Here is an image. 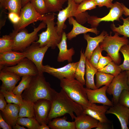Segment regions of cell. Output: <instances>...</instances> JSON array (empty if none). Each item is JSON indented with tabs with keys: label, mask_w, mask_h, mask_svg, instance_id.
Listing matches in <instances>:
<instances>
[{
	"label": "cell",
	"mask_w": 129,
	"mask_h": 129,
	"mask_svg": "<svg viewBox=\"0 0 129 129\" xmlns=\"http://www.w3.org/2000/svg\"><path fill=\"white\" fill-rule=\"evenodd\" d=\"M50 110L47 119L48 123L52 119L69 114L72 119L83 113L84 108L80 104L71 99L61 89L59 92H56L52 101Z\"/></svg>",
	"instance_id": "cell-1"
},
{
	"label": "cell",
	"mask_w": 129,
	"mask_h": 129,
	"mask_svg": "<svg viewBox=\"0 0 129 129\" xmlns=\"http://www.w3.org/2000/svg\"><path fill=\"white\" fill-rule=\"evenodd\" d=\"M56 91L47 81L43 73L32 77L28 87L22 93L24 100L34 103L38 100L45 99L52 101Z\"/></svg>",
	"instance_id": "cell-2"
},
{
	"label": "cell",
	"mask_w": 129,
	"mask_h": 129,
	"mask_svg": "<svg viewBox=\"0 0 129 129\" xmlns=\"http://www.w3.org/2000/svg\"><path fill=\"white\" fill-rule=\"evenodd\" d=\"M55 14L54 13H48L44 15L42 21L46 24V30L38 35V39L36 42L41 47L47 46L52 49H54L61 41L62 35L59 34L55 26Z\"/></svg>",
	"instance_id": "cell-3"
},
{
	"label": "cell",
	"mask_w": 129,
	"mask_h": 129,
	"mask_svg": "<svg viewBox=\"0 0 129 129\" xmlns=\"http://www.w3.org/2000/svg\"><path fill=\"white\" fill-rule=\"evenodd\" d=\"M75 78H64L60 80V86L72 100L82 106L83 108L89 103L86 88Z\"/></svg>",
	"instance_id": "cell-4"
},
{
	"label": "cell",
	"mask_w": 129,
	"mask_h": 129,
	"mask_svg": "<svg viewBox=\"0 0 129 129\" xmlns=\"http://www.w3.org/2000/svg\"><path fill=\"white\" fill-rule=\"evenodd\" d=\"M46 24L42 21L30 33H29L25 28L18 32L13 30L9 34L13 41V50L23 52L33 42L38 40V32L42 29L46 28Z\"/></svg>",
	"instance_id": "cell-5"
},
{
	"label": "cell",
	"mask_w": 129,
	"mask_h": 129,
	"mask_svg": "<svg viewBox=\"0 0 129 129\" xmlns=\"http://www.w3.org/2000/svg\"><path fill=\"white\" fill-rule=\"evenodd\" d=\"M119 34L116 32H115L113 36L111 33L110 35L108 34L99 45L103 50L106 51L113 61L118 65L121 61L120 55L119 53L120 49L122 46L129 42L127 37L124 36L120 37Z\"/></svg>",
	"instance_id": "cell-6"
},
{
	"label": "cell",
	"mask_w": 129,
	"mask_h": 129,
	"mask_svg": "<svg viewBox=\"0 0 129 129\" xmlns=\"http://www.w3.org/2000/svg\"><path fill=\"white\" fill-rule=\"evenodd\" d=\"M67 1V7L59 11L58 15L56 26L58 33L60 35H62L64 32L63 29L66 27L65 22L67 18L71 17H75L78 22L83 24L87 21V18L89 16L86 12L77 14L76 11L78 4L75 2V0Z\"/></svg>",
	"instance_id": "cell-7"
},
{
	"label": "cell",
	"mask_w": 129,
	"mask_h": 129,
	"mask_svg": "<svg viewBox=\"0 0 129 129\" xmlns=\"http://www.w3.org/2000/svg\"><path fill=\"white\" fill-rule=\"evenodd\" d=\"M44 15L38 12L29 2L22 7L20 15V21L17 24L13 25L14 30L19 32L32 23L39 21H42Z\"/></svg>",
	"instance_id": "cell-8"
},
{
	"label": "cell",
	"mask_w": 129,
	"mask_h": 129,
	"mask_svg": "<svg viewBox=\"0 0 129 129\" xmlns=\"http://www.w3.org/2000/svg\"><path fill=\"white\" fill-rule=\"evenodd\" d=\"M49 48L47 46H40L34 42L23 52L26 58L32 61L36 66L39 74H43V61L44 55Z\"/></svg>",
	"instance_id": "cell-9"
},
{
	"label": "cell",
	"mask_w": 129,
	"mask_h": 129,
	"mask_svg": "<svg viewBox=\"0 0 129 129\" xmlns=\"http://www.w3.org/2000/svg\"><path fill=\"white\" fill-rule=\"evenodd\" d=\"M124 90L129 91L127 83L126 71H122L118 75L114 77L108 86L106 92L113 95L112 102L115 104L118 102L120 95Z\"/></svg>",
	"instance_id": "cell-10"
},
{
	"label": "cell",
	"mask_w": 129,
	"mask_h": 129,
	"mask_svg": "<svg viewBox=\"0 0 129 129\" xmlns=\"http://www.w3.org/2000/svg\"><path fill=\"white\" fill-rule=\"evenodd\" d=\"M78 62L70 63L63 67L58 68L48 65H43V72L47 73L60 80L64 78H75V74Z\"/></svg>",
	"instance_id": "cell-11"
},
{
	"label": "cell",
	"mask_w": 129,
	"mask_h": 129,
	"mask_svg": "<svg viewBox=\"0 0 129 129\" xmlns=\"http://www.w3.org/2000/svg\"><path fill=\"white\" fill-rule=\"evenodd\" d=\"M124 12L121 3L116 2L113 4L112 7L107 15L101 18L96 16L89 15L87 18V22L91 25V27L96 28L102 21L113 22L115 20L119 21V18L122 16Z\"/></svg>",
	"instance_id": "cell-12"
},
{
	"label": "cell",
	"mask_w": 129,
	"mask_h": 129,
	"mask_svg": "<svg viewBox=\"0 0 129 129\" xmlns=\"http://www.w3.org/2000/svg\"><path fill=\"white\" fill-rule=\"evenodd\" d=\"M2 70L13 72L20 77L26 75L33 76L39 74L35 64L26 58L16 65L5 67Z\"/></svg>",
	"instance_id": "cell-13"
},
{
	"label": "cell",
	"mask_w": 129,
	"mask_h": 129,
	"mask_svg": "<svg viewBox=\"0 0 129 129\" xmlns=\"http://www.w3.org/2000/svg\"><path fill=\"white\" fill-rule=\"evenodd\" d=\"M108 86H105L101 88L94 89L86 88L89 103H100L110 107L113 106V102L108 98L106 94Z\"/></svg>",
	"instance_id": "cell-14"
},
{
	"label": "cell",
	"mask_w": 129,
	"mask_h": 129,
	"mask_svg": "<svg viewBox=\"0 0 129 129\" xmlns=\"http://www.w3.org/2000/svg\"><path fill=\"white\" fill-rule=\"evenodd\" d=\"M51 105V102L45 99L38 100L34 103L35 118L40 124H48L47 119Z\"/></svg>",
	"instance_id": "cell-15"
},
{
	"label": "cell",
	"mask_w": 129,
	"mask_h": 129,
	"mask_svg": "<svg viewBox=\"0 0 129 129\" xmlns=\"http://www.w3.org/2000/svg\"><path fill=\"white\" fill-rule=\"evenodd\" d=\"M109 108V106L104 105H98L95 103H89L87 106L83 108V113L90 116L99 122L111 123L106 115Z\"/></svg>",
	"instance_id": "cell-16"
},
{
	"label": "cell",
	"mask_w": 129,
	"mask_h": 129,
	"mask_svg": "<svg viewBox=\"0 0 129 129\" xmlns=\"http://www.w3.org/2000/svg\"><path fill=\"white\" fill-rule=\"evenodd\" d=\"M106 114H112L115 115L118 119L122 129H128L129 124V109L119 102L113 104L110 107Z\"/></svg>",
	"instance_id": "cell-17"
},
{
	"label": "cell",
	"mask_w": 129,
	"mask_h": 129,
	"mask_svg": "<svg viewBox=\"0 0 129 129\" xmlns=\"http://www.w3.org/2000/svg\"><path fill=\"white\" fill-rule=\"evenodd\" d=\"M25 58L22 52L12 50L0 53V70L16 65Z\"/></svg>",
	"instance_id": "cell-18"
},
{
	"label": "cell",
	"mask_w": 129,
	"mask_h": 129,
	"mask_svg": "<svg viewBox=\"0 0 129 129\" xmlns=\"http://www.w3.org/2000/svg\"><path fill=\"white\" fill-rule=\"evenodd\" d=\"M20 77L11 72L3 70H0V79L2 82L0 89L13 92L16 84L20 80Z\"/></svg>",
	"instance_id": "cell-19"
},
{
	"label": "cell",
	"mask_w": 129,
	"mask_h": 129,
	"mask_svg": "<svg viewBox=\"0 0 129 129\" xmlns=\"http://www.w3.org/2000/svg\"><path fill=\"white\" fill-rule=\"evenodd\" d=\"M67 39L66 34L64 32L62 35L61 40L57 46L59 49L57 58V61L59 62H63L67 60L70 63L72 61V57L75 54V51L73 48L67 49Z\"/></svg>",
	"instance_id": "cell-20"
},
{
	"label": "cell",
	"mask_w": 129,
	"mask_h": 129,
	"mask_svg": "<svg viewBox=\"0 0 129 129\" xmlns=\"http://www.w3.org/2000/svg\"><path fill=\"white\" fill-rule=\"evenodd\" d=\"M68 21L70 24L73 26L71 31L66 34L67 38L69 40H71L80 34L86 33L88 32L94 33L96 35L99 33V31L96 28H88L85 27L78 22L73 17H69Z\"/></svg>",
	"instance_id": "cell-21"
},
{
	"label": "cell",
	"mask_w": 129,
	"mask_h": 129,
	"mask_svg": "<svg viewBox=\"0 0 129 129\" xmlns=\"http://www.w3.org/2000/svg\"><path fill=\"white\" fill-rule=\"evenodd\" d=\"M108 34L107 32L103 31L99 35L92 37L88 34H84V38L87 42V46L84 53L86 58L88 60L90 59L94 51Z\"/></svg>",
	"instance_id": "cell-22"
},
{
	"label": "cell",
	"mask_w": 129,
	"mask_h": 129,
	"mask_svg": "<svg viewBox=\"0 0 129 129\" xmlns=\"http://www.w3.org/2000/svg\"><path fill=\"white\" fill-rule=\"evenodd\" d=\"M20 105L12 103H8L2 111L7 122L12 127L17 123L19 118Z\"/></svg>",
	"instance_id": "cell-23"
},
{
	"label": "cell",
	"mask_w": 129,
	"mask_h": 129,
	"mask_svg": "<svg viewBox=\"0 0 129 129\" xmlns=\"http://www.w3.org/2000/svg\"><path fill=\"white\" fill-rule=\"evenodd\" d=\"M76 129H91L96 128L99 121L84 113L76 116L74 119Z\"/></svg>",
	"instance_id": "cell-24"
},
{
	"label": "cell",
	"mask_w": 129,
	"mask_h": 129,
	"mask_svg": "<svg viewBox=\"0 0 129 129\" xmlns=\"http://www.w3.org/2000/svg\"><path fill=\"white\" fill-rule=\"evenodd\" d=\"M67 117H59L52 119L48 122V126L52 129H76L75 121H67Z\"/></svg>",
	"instance_id": "cell-25"
},
{
	"label": "cell",
	"mask_w": 129,
	"mask_h": 129,
	"mask_svg": "<svg viewBox=\"0 0 129 129\" xmlns=\"http://www.w3.org/2000/svg\"><path fill=\"white\" fill-rule=\"evenodd\" d=\"M85 85L86 88L91 89H97L94 83V75L98 71L97 68L93 66L86 58L85 62Z\"/></svg>",
	"instance_id": "cell-26"
},
{
	"label": "cell",
	"mask_w": 129,
	"mask_h": 129,
	"mask_svg": "<svg viewBox=\"0 0 129 129\" xmlns=\"http://www.w3.org/2000/svg\"><path fill=\"white\" fill-rule=\"evenodd\" d=\"M22 0H1L0 1V9L6 10L8 13L14 12L20 16L22 8Z\"/></svg>",
	"instance_id": "cell-27"
},
{
	"label": "cell",
	"mask_w": 129,
	"mask_h": 129,
	"mask_svg": "<svg viewBox=\"0 0 129 129\" xmlns=\"http://www.w3.org/2000/svg\"><path fill=\"white\" fill-rule=\"evenodd\" d=\"M80 59L78 61L75 74V78L84 85H85L84 76L85 73V62L86 58L85 56L84 52L81 49L80 51Z\"/></svg>",
	"instance_id": "cell-28"
},
{
	"label": "cell",
	"mask_w": 129,
	"mask_h": 129,
	"mask_svg": "<svg viewBox=\"0 0 129 129\" xmlns=\"http://www.w3.org/2000/svg\"><path fill=\"white\" fill-rule=\"evenodd\" d=\"M20 107L19 117L35 118L34 103L23 100Z\"/></svg>",
	"instance_id": "cell-29"
},
{
	"label": "cell",
	"mask_w": 129,
	"mask_h": 129,
	"mask_svg": "<svg viewBox=\"0 0 129 129\" xmlns=\"http://www.w3.org/2000/svg\"><path fill=\"white\" fill-rule=\"evenodd\" d=\"M95 75V85L97 89L103 85L108 86L114 77L111 74L98 71Z\"/></svg>",
	"instance_id": "cell-30"
},
{
	"label": "cell",
	"mask_w": 129,
	"mask_h": 129,
	"mask_svg": "<svg viewBox=\"0 0 129 129\" xmlns=\"http://www.w3.org/2000/svg\"><path fill=\"white\" fill-rule=\"evenodd\" d=\"M120 18L123 21V25H119L118 27H116L115 25L113 24L111 25V28L113 32H117L127 38H129V16L125 18L122 16Z\"/></svg>",
	"instance_id": "cell-31"
},
{
	"label": "cell",
	"mask_w": 129,
	"mask_h": 129,
	"mask_svg": "<svg viewBox=\"0 0 129 129\" xmlns=\"http://www.w3.org/2000/svg\"><path fill=\"white\" fill-rule=\"evenodd\" d=\"M13 41L11 36L3 35L0 38V53L13 50Z\"/></svg>",
	"instance_id": "cell-32"
},
{
	"label": "cell",
	"mask_w": 129,
	"mask_h": 129,
	"mask_svg": "<svg viewBox=\"0 0 129 129\" xmlns=\"http://www.w3.org/2000/svg\"><path fill=\"white\" fill-rule=\"evenodd\" d=\"M32 76L26 75L22 76V79L19 84L16 86L13 91V93L20 97L23 91L29 86Z\"/></svg>",
	"instance_id": "cell-33"
},
{
	"label": "cell",
	"mask_w": 129,
	"mask_h": 129,
	"mask_svg": "<svg viewBox=\"0 0 129 129\" xmlns=\"http://www.w3.org/2000/svg\"><path fill=\"white\" fill-rule=\"evenodd\" d=\"M17 123L29 129H38L40 124L34 118L19 117Z\"/></svg>",
	"instance_id": "cell-34"
},
{
	"label": "cell",
	"mask_w": 129,
	"mask_h": 129,
	"mask_svg": "<svg viewBox=\"0 0 129 129\" xmlns=\"http://www.w3.org/2000/svg\"><path fill=\"white\" fill-rule=\"evenodd\" d=\"M97 70L98 71L111 74L114 77L118 75L122 71L119 65L113 61L104 67Z\"/></svg>",
	"instance_id": "cell-35"
},
{
	"label": "cell",
	"mask_w": 129,
	"mask_h": 129,
	"mask_svg": "<svg viewBox=\"0 0 129 129\" xmlns=\"http://www.w3.org/2000/svg\"><path fill=\"white\" fill-rule=\"evenodd\" d=\"M0 93L4 96L8 103H14L20 105L23 102L22 98L15 95L13 92L0 89Z\"/></svg>",
	"instance_id": "cell-36"
},
{
	"label": "cell",
	"mask_w": 129,
	"mask_h": 129,
	"mask_svg": "<svg viewBox=\"0 0 129 129\" xmlns=\"http://www.w3.org/2000/svg\"><path fill=\"white\" fill-rule=\"evenodd\" d=\"M120 51L123 54L124 60L122 64L119 66L122 71L129 70V42L122 46Z\"/></svg>",
	"instance_id": "cell-37"
},
{
	"label": "cell",
	"mask_w": 129,
	"mask_h": 129,
	"mask_svg": "<svg viewBox=\"0 0 129 129\" xmlns=\"http://www.w3.org/2000/svg\"><path fill=\"white\" fill-rule=\"evenodd\" d=\"M29 2L36 11L40 14L45 15L49 13L44 0H30Z\"/></svg>",
	"instance_id": "cell-38"
},
{
	"label": "cell",
	"mask_w": 129,
	"mask_h": 129,
	"mask_svg": "<svg viewBox=\"0 0 129 129\" xmlns=\"http://www.w3.org/2000/svg\"><path fill=\"white\" fill-rule=\"evenodd\" d=\"M96 6L94 0H84L78 4L77 13L81 14L85 12L86 10L94 9Z\"/></svg>",
	"instance_id": "cell-39"
},
{
	"label": "cell",
	"mask_w": 129,
	"mask_h": 129,
	"mask_svg": "<svg viewBox=\"0 0 129 129\" xmlns=\"http://www.w3.org/2000/svg\"><path fill=\"white\" fill-rule=\"evenodd\" d=\"M49 13H54L61 10L63 4L59 0H44Z\"/></svg>",
	"instance_id": "cell-40"
},
{
	"label": "cell",
	"mask_w": 129,
	"mask_h": 129,
	"mask_svg": "<svg viewBox=\"0 0 129 129\" xmlns=\"http://www.w3.org/2000/svg\"><path fill=\"white\" fill-rule=\"evenodd\" d=\"M103 51L99 45L94 51L89 60L90 63L97 68L101 54Z\"/></svg>",
	"instance_id": "cell-41"
},
{
	"label": "cell",
	"mask_w": 129,
	"mask_h": 129,
	"mask_svg": "<svg viewBox=\"0 0 129 129\" xmlns=\"http://www.w3.org/2000/svg\"><path fill=\"white\" fill-rule=\"evenodd\" d=\"M129 109V91L124 90L120 96L118 102Z\"/></svg>",
	"instance_id": "cell-42"
},
{
	"label": "cell",
	"mask_w": 129,
	"mask_h": 129,
	"mask_svg": "<svg viewBox=\"0 0 129 129\" xmlns=\"http://www.w3.org/2000/svg\"><path fill=\"white\" fill-rule=\"evenodd\" d=\"M113 61L112 58L109 55H108L107 56H104L102 55L101 53L98 64L97 69L98 70L104 67Z\"/></svg>",
	"instance_id": "cell-43"
},
{
	"label": "cell",
	"mask_w": 129,
	"mask_h": 129,
	"mask_svg": "<svg viewBox=\"0 0 129 129\" xmlns=\"http://www.w3.org/2000/svg\"><path fill=\"white\" fill-rule=\"evenodd\" d=\"M97 5L99 7L105 6L108 8H111L113 4L112 2L113 0H94Z\"/></svg>",
	"instance_id": "cell-44"
},
{
	"label": "cell",
	"mask_w": 129,
	"mask_h": 129,
	"mask_svg": "<svg viewBox=\"0 0 129 129\" xmlns=\"http://www.w3.org/2000/svg\"><path fill=\"white\" fill-rule=\"evenodd\" d=\"M8 17L13 25L17 24L19 22L20 18V16L15 13L10 12L8 13Z\"/></svg>",
	"instance_id": "cell-45"
},
{
	"label": "cell",
	"mask_w": 129,
	"mask_h": 129,
	"mask_svg": "<svg viewBox=\"0 0 129 129\" xmlns=\"http://www.w3.org/2000/svg\"><path fill=\"white\" fill-rule=\"evenodd\" d=\"M0 12V29L2 28L5 24L7 16L5 12V10L1 9Z\"/></svg>",
	"instance_id": "cell-46"
},
{
	"label": "cell",
	"mask_w": 129,
	"mask_h": 129,
	"mask_svg": "<svg viewBox=\"0 0 129 129\" xmlns=\"http://www.w3.org/2000/svg\"><path fill=\"white\" fill-rule=\"evenodd\" d=\"M111 123L101 122L99 121L96 129H108L111 128Z\"/></svg>",
	"instance_id": "cell-47"
},
{
	"label": "cell",
	"mask_w": 129,
	"mask_h": 129,
	"mask_svg": "<svg viewBox=\"0 0 129 129\" xmlns=\"http://www.w3.org/2000/svg\"><path fill=\"white\" fill-rule=\"evenodd\" d=\"M0 127L3 129H11L12 127L6 122L0 114Z\"/></svg>",
	"instance_id": "cell-48"
},
{
	"label": "cell",
	"mask_w": 129,
	"mask_h": 129,
	"mask_svg": "<svg viewBox=\"0 0 129 129\" xmlns=\"http://www.w3.org/2000/svg\"><path fill=\"white\" fill-rule=\"evenodd\" d=\"M3 95L0 93V110L3 111L6 106L7 102Z\"/></svg>",
	"instance_id": "cell-49"
},
{
	"label": "cell",
	"mask_w": 129,
	"mask_h": 129,
	"mask_svg": "<svg viewBox=\"0 0 129 129\" xmlns=\"http://www.w3.org/2000/svg\"><path fill=\"white\" fill-rule=\"evenodd\" d=\"M121 5L124 10L123 14L126 16H129V9L123 3H121Z\"/></svg>",
	"instance_id": "cell-50"
},
{
	"label": "cell",
	"mask_w": 129,
	"mask_h": 129,
	"mask_svg": "<svg viewBox=\"0 0 129 129\" xmlns=\"http://www.w3.org/2000/svg\"><path fill=\"white\" fill-rule=\"evenodd\" d=\"M50 129L49 126L45 123H43L40 124L38 128V129Z\"/></svg>",
	"instance_id": "cell-51"
},
{
	"label": "cell",
	"mask_w": 129,
	"mask_h": 129,
	"mask_svg": "<svg viewBox=\"0 0 129 129\" xmlns=\"http://www.w3.org/2000/svg\"><path fill=\"white\" fill-rule=\"evenodd\" d=\"M12 128L14 129H26L23 126H21L20 125L16 123V124L12 127Z\"/></svg>",
	"instance_id": "cell-52"
},
{
	"label": "cell",
	"mask_w": 129,
	"mask_h": 129,
	"mask_svg": "<svg viewBox=\"0 0 129 129\" xmlns=\"http://www.w3.org/2000/svg\"><path fill=\"white\" fill-rule=\"evenodd\" d=\"M30 0H22V7L27 3L29 2Z\"/></svg>",
	"instance_id": "cell-53"
},
{
	"label": "cell",
	"mask_w": 129,
	"mask_h": 129,
	"mask_svg": "<svg viewBox=\"0 0 129 129\" xmlns=\"http://www.w3.org/2000/svg\"><path fill=\"white\" fill-rule=\"evenodd\" d=\"M127 74V83L129 88V70L126 71Z\"/></svg>",
	"instance_id": "cell-54"
},
{
	"label": "cell",
	"mask_w": 129,
	"mask_h": 129,
	"mask_svg": "<svg viewBox=\"0 0 129 129\" xmlns=\"http://www.w3.org/2000/svg\"><path fill=\"white\" fill-rule=\"evenodd\" d=\"M84 0H75V2L78 4L80 3Z\"/></svg>",
	"instance_id": "cell-55"
},
{
	"label": "cell",
	"mask_w": 129,
	"mask_h": 129,
	"mask_svg": "<svg viewBox=\"0 0 129 129\" xmlns=\"http://www.w3.org/2000/svg\"><path fill=\"white\" fill-rule=\"evenodd\" d=\"M61 3L63 4H64L67 0H59Z\"/></svg>",
	"instance_id": "cell-56"
},
{
	"label": "cell",
	"mask_w": 129,
	"mask_h": 129,
	"mask_svg": "<svg viewBox=\"0 0 129 129\" xmlns=\"http://www.w3.org/2000/svg\"><path fill=\"white\" fill-rule=\"evenodd\" d=\"M1 0H0V1H1Z\"/></svg>",
	"instance_id": "cell-57"
}]
</instances>
